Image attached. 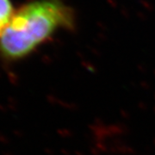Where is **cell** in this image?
Here are the masks:
<instances>
[{"label": "cell", "instance_id": "obj_2", "mask_svg": "<svg viewBox=\"0 0 155 155\" xmlns=\"http://www.w3.org/2000/svg\"><path fill=\"white\" fill-rule=\"evenodd\" d=\"M15 11L11 0H0V36L11 22Z\"/></svg>", "mask_w": 155, "mask_h": 155}, {"label": "cell", "instance_id": "obj_1", "mask_svg": "<svg viewBox=\"0 0 155 155\" xmlns=\"http://www.w3.org/2000/svg\"><path fill=\"white\" fill-rule=\"evenodd\" d=\"M76 26L75 11L63 0H34L15 11L0 36V57L17 61L30 55L55 34Z\"/></svg>", "mask_w": 155, "mask_h": 155}]
</instances>
